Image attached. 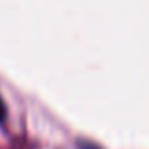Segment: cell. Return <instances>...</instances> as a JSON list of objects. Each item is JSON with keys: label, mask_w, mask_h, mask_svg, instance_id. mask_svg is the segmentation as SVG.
I'll use <instances>...</instances> for the list:
<instances>
[{"label": "cell", "mask_w": 149, "mask_h": 149, "mask_svg": "<svg viewBox=\"0 0 149 149\" xmlns=\"http://www.w3.org/2000/svg\"><path fill=\"white\" fill-rule=\"evenodd\" d=\"M4 117H6V106H4L2 98H0V121H4Z\"/></svg>", "instance_id": "6da1fadb"}]
</instances>
